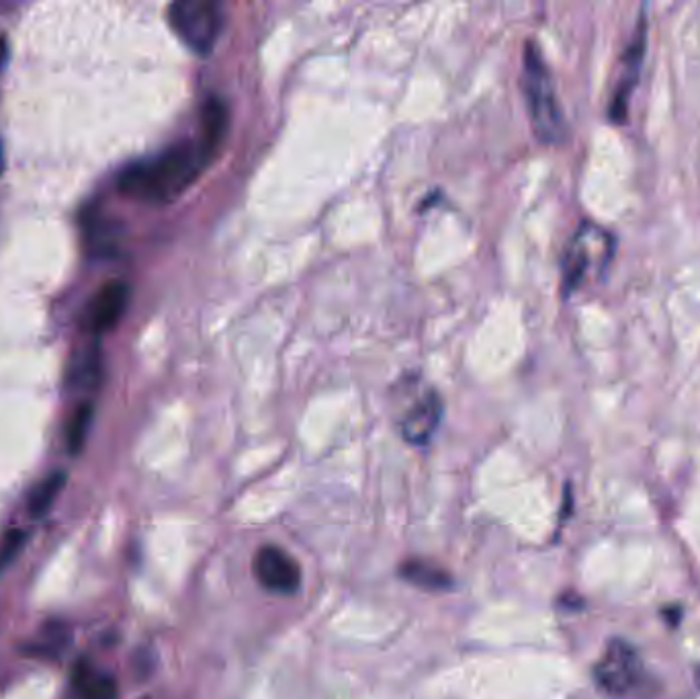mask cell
Segmentation results:
<instances>
[{
    "label": "cell",
    "mask_w": 700,
    "mask_h": 699,
    "mask_svg": "<svg viewBox=\"0 0 700 699\" xmlns=\"http://www.w3.org/2000/svg\"><path fill=\"white\" fill-rule=\"evenodd\" d=\"M643 56H645V21L641 19L635 33H633L631 43L624 50L623 62H621V78H619L617 91L612 95L611 117L614 121H621L624 114H627V104H629L631 91H633V87H635V82L639 80V70H641Z\"/></svg>",
    "instance_id": "9c48e42d"
},
{
    "label": "cell",
    "mask_w": 700,
    "mask_h": 699,
    "mask_svg": "<svg viewBox=\"0 0 700 699\" xmlns=\"http://www.w3.org/2000/svg\"><path fill=\"white\" fill-rule=\"evenodd\" d=\"M129 304V285L126 282H109L90 299L85 314V324L92 335L109 333L121 321Z\"/></svg>",
    "instance_id": "ba28073f"
},
{
    "label": "cell",
    "mask_w": 700,
    "mask_h": 699,
    "mask_svg": "<svg viewBox=\"0 0 700 699\" xmlns=\"http://www.w3.org/2000/svg\"><path fill=\"white\" fill-rule=\"evenodd\" d=\"M72 686L77 689L80 699H117L119 687L111 675L95 671L89 662H78Z\"/></svg>",
    "instance_id": "8fae6325"
},
{
    "label": "cell",
    "mask_w": 700,
    "mask_h": 699,
    "mask_svg": "<svg viewBox=\"0 0 700 699\" xmlns=\"http://www.w3.org/2000/svg\"><path fill=\"white\" fill-rule=\"evenodd\" d=\"M65 472H53L48 479L41 480L33 492L29 494V513L33 518H41L50 511L53 501L58 499L60 491L65 489Z\"/></svg>",
    "instance_id": "4fadbf2b"
},
{
    "label": "cell",
    "mask_w": 700,
    "mask_h": 699,
    "mask_svg": "<svg viewBox=\"0 0 700 699\" xmlns=\"http://www.w3.org/2000/svg\"><path fill=\"white\" fill-rule=\"evenodd\" d=\"M168 21L189 50L204 56L224 31V7L214 0H179L168 9Z\"/></svg>",
    "instance_id": "277c9868"
},
{
    "label": "cell",
    "mask_w": 700,
    "mask_h": 699,
    "mask_svg": "<svg viewBox=\"0 0 700 699\" xmlns=\"http://www.w3.org/2000/svg\"><path fill=\"white\" fill-rule=\"evenodd\" d=\"M92 404L85 402L77 408V413L70 419L68 429H66V443H68V452L72 455H77L78 452H82L87 437H89L90 425H92Z\"/></svg>",
    "instance_id": "5bb4252c"
},
{
    "label": "cell",
    "mask_w": 700,
    "mask_h": 699,
    "mask_svg": "<svg viewBox=\"0 0 700 699\" xmlns=\"http://www.w3.org/2000/svg\"><path fill=\"white\" fill-rule=\"evenodd\" d=\"M443 419V401L434 390H426L407 406L400 419V433L410 445H426Z\"/></svg>",
    "instance_id": "52a82bcc"
},
{
    "label": "cell",
    "mask_w": 700,
    "mask_h": 699,
    "mask_svg": "<svg viewBox=\"0 0 700 699\" xmlns=\"http://www.w3.org/2000/svg\"><path fill=\"white\" fill-rule=\"evenodd\" d=\"M102 377V355L99 343H89L78 347L77 353L70 357L66 384L72 392H90L97 388Z\"/></svg>",
    "instance_id": "30bf717a"
},
{
    "label": "cell",
    "mask_w": 700,
    "mask_h": 699,
    "mask_svg": "<svg viewBox=\"0 0 700 699\" xmlns=\"http://www.w3.org/2000/svg\"><path fill=\"white\" fill-rule=\"evenodd\" d=\"M400 574L404 581L416 584L424 591H446L453 584V579L445 569L421 558H412L404 562L400 567Z\"/></svg>",
    "instance_id": "7c38bea8"
},
{
    "label": "cell",
    "mask_w": 700,
    "mask_h": 699,
    "mask_svg": "<svg viewBox=\"0 0 700 699\" xmlns=\"http://www.w3.org/2000/svg\"><path fill=\"white\" fill-rule=\"evenodd\" d=\"M4 53H7V48H4V41L0 38V66L4 62Z\"/></svg>",
    "instance_id": "2e32d148"
},
{
    "label": "cell",
    "mask_w": 700,
    "mask_h": 699,
    "mask_svg": "<svg viewBox=\"0 0 700 699\" xmlns=\"http://www.w3.org/2000/svg\"><path fill=\"white\" fill-rule=\"evenodd\" d=\"M228 130V109L219 99L204 107L201 134L183 140L160 155L129 165L119 175V191L146 204H168L185 194L214 160Z\"/></svg>",
    "instance_id": "6da1fadb"
},
{
    "label": "cell",
    "mask_w": 700,
    "mask_h": 699,
    "mask_svg": "<svg viewBox=\"0 0 700 699\" xmlns=\"http://www.w3.org/2000/svg\"><path fill=\"white\" fill-rule=\"evenodd\" d=\"M256 581L275 595H295L302 589V569L279 545H263L253 560Z\"/></svg>",
    "instance_id": "8992f818"
},
{
    "label": "cell",
    "mask_w": 700,
    "mask_h": 699,
    "mask_svg": "<svg viewBox=\"0 0 700 699\" xmlns=\"http://www.w3.org/2000/svg\"><path fill=\"white\" fill-rule=\"evenodd\" d=\"M614 255V238L597 224H582L570 240L563 255V292L573 294L592 277L607 269Z\"/></svg>",
    "instance_id": "3957f363"
},
{
    "label": "cell",
    "mask_w": 700,
    "mask_h": 699,
    "mask_svg": "<svg viewBox=\"0 0 700 699\" xmlns=\"http://www.w3.org/2000/svg\"><path fill=\"white\" fill-rule=\"evenodd\" d=\"M522 91L536 138L545 144L560 142L565 136V117L561 111L551 70L533 41H529L524 48Z\"/></svg>",
    "instance_id": "7a4b0ae2"
},
{
    "label": "cell",
    "mask_w": 700,
    "mask_h": 699,
    "mask_svg": "<svg viewBox=\"0 0 700 699\" xmlns=\"http://www.w3.org/2000/svg\"><path fill=\"white\" fill-rule=\"evenodd\" d=\"M23 544H26V531L11 530L4 533V538L0 542V570L7 569L13 562Z\"/></svg>",
    "instance_id": "9a60e30c"
},
{
    "label": "cell",
    "mask_w": 700,
    "mask_h": 699,
    "mask_svg": "<svg viewBox=\"0 0 700 699\" xmlns=\"http://www.w3.org/2000/svg\"><path fill=\"white\" fill-rule=\"evenodd\" d=\"M641 677V659L624 640H612L594 667V681L609 698H623Z\"/></svg>",
    "instance_id": "5b68a950"
}]
</instances>
